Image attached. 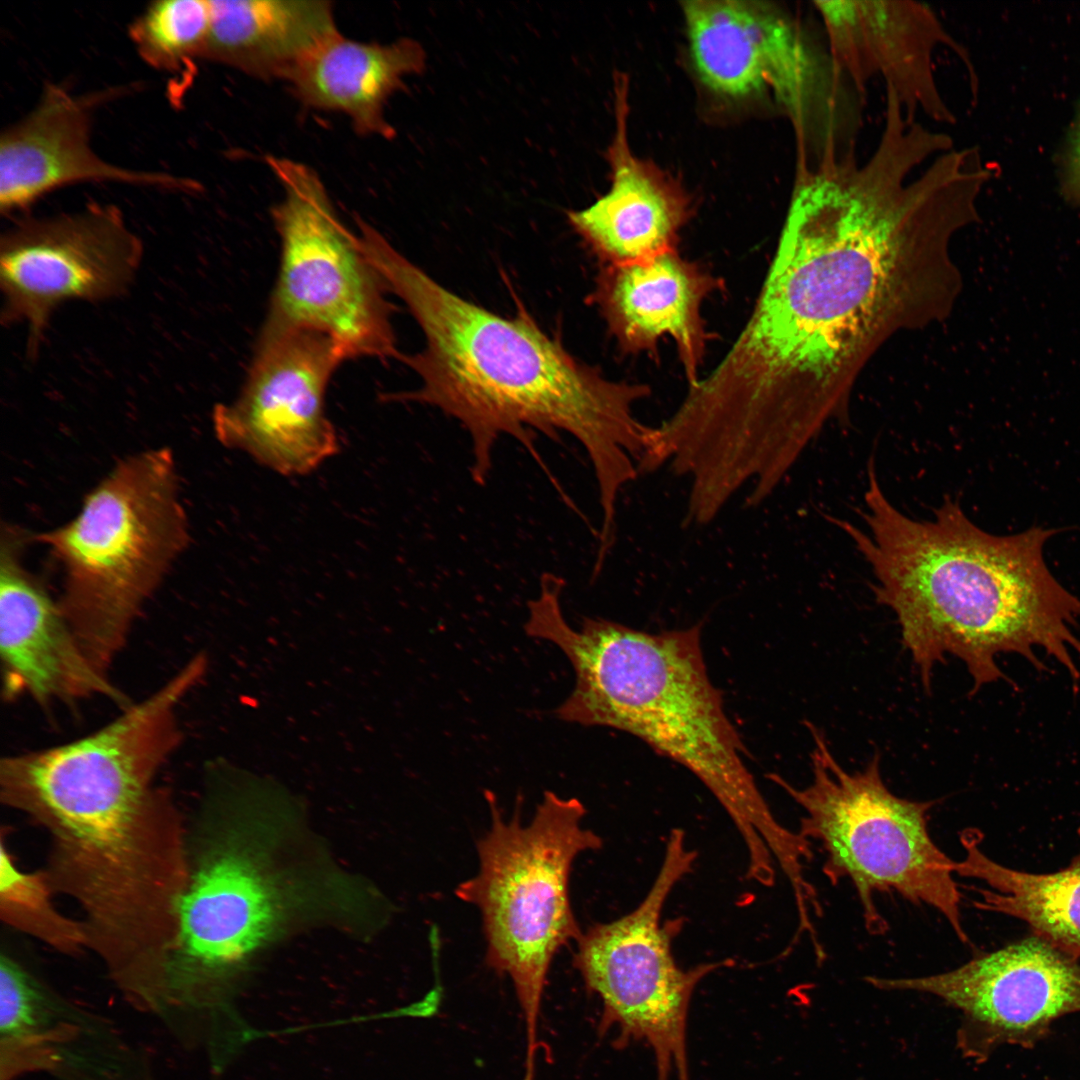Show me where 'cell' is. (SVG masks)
Masks as SVG:
<instances>
[{
  "mask_svg": "<svg viewBox=\"0 0 1080 1080\" xmlns=\"http://www.w3.org/2000/svg\"><path fill=\"white\" fill-rule=\"evenodd\" d=\"M951 213L922 179L840 166L796 183L755 306L715 367L732 397L806 422L843 416L852 381L892 332L953 301Z\"/></svg>",
  "mask_w": 1080,
  "mask_h": 1080,
  "instance_id": "cell-1",
  "label": "cell"
},
{
  "mask_svg": "<svg viewBox=\"0 0 1080 1080\" xmlns=\"http://www.w3.org/2000/svg\"><path fill=\"white\" fill-rule=\"evenodd\" d=\"M359 242L425 337L422 351L398 358L419 376L420 386L382 399L422 403L456 419L469 436L470 472L478 484L488 479L502 436L533 452L534 432L552 439L569 434L589 457L599 503L616 505L621 489L639 475L637 463L647 448L651 426L633 408L650 396V387L608 379L526 313L506 318L463 299L373 226L361 231Z\"/></svg>",
  "mask_w": 1080,
  "mask_h": 1080,
  "instance_id": "cell-2",
  "label": "cell"
},
{
  "mask_svg": "<svg viewBox=\"0 0 1080 1080\" xmlns=\"http://www.w3.org/2000/svg\"><path fill=\"white\" fill-rule=\"evenodd\" d=\"M859 514L858 524L831 520L870 569L875 600L895 614L926 689L946 655L965 664L973 694L1007 679L996 661L1002 653L1047 670L1038 648L1079 681L1074 656L1080 657V639L1073 629L1080 599L1054 578L1043 557L1054 529L990 534L948 496L930 518L910 517L886 496L873 457Z\"/></svg>",
  "mask_w": 1080,
  "mask_h": 1080,
  "instance_id": "cell-3",
  "label": "cell"
},
{
  "mask_svg": "<svg viewBox=\"0 0 1080 1080\" xmlns=\"http://www.w3.org/2000/svg\"><path fill=\"white\" fill-rule=\"evenodd\" d=\"M564 584L552 573L541 577L524 625L528 636L558 646L574 669V689L555 716L627 732L688 769L732 820L749 868L792 856L800 837L775 818L744 762L747 750L707 673L701 625L648 633L584 617L573 629L561 608Z\"/></svg>",
  "mask_w": 1080,
  "mask_h": 1080,
  "instance_id": "cell-4",
  "label": "cell"
},
{
  "mask_svg": "<svg viewBox=\"0 0 1080 1080\" xmlns=\"http://www.w3.org/2000/svg\"><path fill=\"white\" fill-rule=\"evenodd\" d=\"M212 800L188 829V882L161 1006L224 1004L268 945L307 922L361 915L369 904L355 881L294 856L289 819Z\"/></svg>",
  "mask_w": 1080,
  "mask_h": 1080,
  "instance_id": "cell-5",
  "label": "cell"
},
{
  "mask_svg": "<svg viewBox=\"0 0 1080 1080\" xmlns=\"http://www.w3.org/2000/svg\"><path fill=\"white\" fill-rule=\"evenodd\" d=\"M34 538L62 568L61 610L88 658L106 673L144 603L188 544L172 451L156 448L124 458L73 520Z\"/></svg>",
  "mask_w": 1080,
  "mask_h": 1080,
  "instance_id": "cell-6",
  "label": "cell"
},
{
  "mask_svg": "<svg viewBox=\"0 0 1080 1080\" xmlns=\"http://www.w3.org/2000/svg\"><path fill=\"white\" fill-rule=\"evenodd\" d=\"M491 827L477 843L479 871L456 888V896L478 907L486 938V963L509 976L526 1027L525 1075H535L538 1020L554 955L578 941L569 877L575 858L602 847L599 835L582 826L586 809L577 798L546 791L528 825L518 799L504 820L495 795L485 792Z\"/></svg>",
  "mask_w": 1080,
  "mask_h": 1080,
  "instance_id": "cell-7",
  "label": "cell"
},
{
  "mask_svg": "<svg viewBox=\"0 0 1080 1080\" xmlns=\"http://www.w3.org/2000/svg\"><path fill=\"white\" fill-rule=\"evenodd\" d=\"M812 739V781L804 788L781 776L771 779L803 810L799 833L824 851L823 874L833 885L848 879L872 935L888 923L875 896L897 893L917 905L937 910L958 939L969 943L961 916V894L954 880L955 861L934 842L929 812L936 801H914L892 793L883 781L880 758L847 772L834 758L822 731L807 723Z\"/></svg>",
  "mask_w": 1080,
  "mask_h": 1080,
  "instance_id": "cell-8",
  "label": "cell"
},
{
  "mask_svg": "<svg viewBox=\"0 0 1080 1080\" xmlns=\"http://www.w3.org/2000/svg\"><path fill=\"white\" fill-rule=\"evenodd\" d=\"M696 858L685 832L672 829L644 898L625 915L582 933L573 960L587 991L602 1002L599 1034L616 1028L615 1048L645 1042L654 1053L657 1080H667L672 1068L679 1080H690L686 1028L691 997L708 974L733 964L725 959L683 969L674 957L673 941L683 920L664 922L662 912Z\"/></svg>",
  "mask_w": 1080,
  "mask_h": 1080,
  "instance_id": "cell-9",
  "label": "cell"
},
{
  "mask_svg": "<svg viewBox=\"0 0 1080 1080\" xmlns=\"http://www.w3.org/2000/svg\"><path fill=\"white\" fill-rule=\"evenodd\" d=\"M266 162L283 197L272 211L281 256L263 328L320 332L345 359H398L387 287L340 221L320 176L288 158Z\"/></svg>",
  "mask_w": 1080,
  "mask_h": 1080,
  "instance_id": "cell-10",
  "label": "cell"
},
{
  "mask_svg": "<svg viewBox=\"0 0 1080 1080\" xmlns=\"http://www.w3.org/2000/svg\"><path fill=\"white\" fill-rule=\"evenodd\" d=\"M690 52L703 83L730 98L769 93L795 131L828 125L846 105L849 84L826 39L767 3H682Z\"/></svg>",
  "mask_w": 1080,
  "mask_h": 1080,
  "instance_id": "cell-11",
  "label": "cell"
},
{
  "mask_svg": "<svg viewBox=\"0 0 1080 1080\" xmlns=\"http://www.w3.org/2000/svg\"><path fill=\"white\" fill-rule=\"evenodd\" d=\"M343 360L320 332L263 328L238 397L213 409L217 440L281 475L313 472L340 448L325 393Z\"/></svg>",
  "mask_w": 1080,
  "mask_h": 1080,
  "instance_id": "cell-12",
  "label": "cell"
},
{
  "mask_svg": "<svg viewBox=\"0 0 1080 1080\" xmlns=\"http://www.w3.org/2000/svg\"><path fill=\"white\" fill-rule=\"evenodd\" d=\"M142 256L141 239L111 204L16 222L0 242L1 320L27 327L32 356L58 306L120 296Z\"/></svg>",
  "mask_w": 1080,
  "mask_h": 1080,
  "instance_id": "cell-13",
  "label": "cell"
},
{
  "mask_svg": "<svg viewBox=\"0 0 1080 1080\" xmlns=\"http://www.w3.org/2000/svg\"><path fill=\"white\" fill-rule=\"evenodd\" d=\"M865 981L930 994L959 1010L958 1047L978 1062L1002 1045L1031 1048L1057 1019L1080 1011V960L1033 934L943 973Z\"/></svg>",
  "mask_w": 1080,
  "mask_h": 1080,
  "instance_id": "cell-14",
  "label": "cell"
},
{
  "mask_svg": "<svg viewBox=\"0 0 1080 1080\" xmlns=\"http://www.w3.org/2000/svg\"><path fill=\"white\" fill-rule=\"evenodd\" d=\"M0 544V653L6 696H30L41 705L94 696L122 709L127 697L88 658L40 580L27 570L22 552L31 537L2 526Z\"/></svg>",
  "mask_w": 1080,
  "mask_h": 1080,
  "instance_id": "cell-15",
  "label": "cell"
},
{
  "mask_svg": "<svg viewBox=\"0 0 1080 1080\" xmlns=\"http://www.w3.org/2000/svg\"><path fill=\"white\" fill-rule=\"evenodd\" d=\"M112 91L77 95L46 82L37 103L0 135V209L23 210L42 196L79 182H116L194 192L190 178L112 164L91 146L93 112Z\"/></svg>",
  "mask_w": 1080,
  "mask_h": 1080,
  "instance_id": "cell-16",
  "label": "cell"
},
{
  "mask_svg": "<svg viewBox=\"0 0 1080 1080\" xmlns=\"http://www.w3.org/2000/svg\"><path fill=\"white\" fill-rule=\"evenodd\" d=\"M722 280L677 250L628 264L603 265L590 295L624 353L658 359V342L670 336L692 385L699 380L711 334L700 308Z\"/></svg>",
  "mask_w": 1080,
  "mask_h": 1080,
  "instance_id": "cell-17",
  "label": "cell"
},
{
  "mask_svg": "<svg viewBox=\"0 0 1080 1080\" xmlns=\"http://www.w3.org/2000/svg\"><path fill=\"white\" fill-rule=\"evenodd\" d=\"M616 80V132L608 150L610 188L588 207L567 214L575 232L604 265L641 262L676 251L679 232L690 216V201L681 186L630 151L627 81Z\"/></svg>",
  "mask_w": 1080,
  "mask_h": 1080,
  "instance_id": "cell-18",
  "label": "cell"
},
{
  "mask_svg": "<svg viewBox=\"0 0 1080 1080\" xmlns=\"http://www.w3.org/2000/svg\"><path fill=\"white\" fill-rule=\"evenodd\" d=\"M425 60L423 47L413 39L366 43L339 33L314 50L286 81L306 106L345 114L358 134L391 138L387 101L404 87L407 76L424 70Z\"/></svg>",
  "mask_w": 1080,
  "mask_h": 1080,
  "instance_id": "cell-19",
  "label": "cell"
},
{
  "mask_svg": "<svg viewBox=\"0 0 1080 1080\" xmlns=\"http://www.w3.org/2000/svg\"><path fill=\"white\" fill-rule=\"evenodd\" d=\"M201 59L259 79L287 80L320 45L339 34L323 0H212Z\"/></svg>",
  "mask_w": 1080,
  "mask_h": 1080,
  "instance_id": "cell-20",
  "label": "cell"
},
{
  "mask_svg": "<svg viewBox=\"0 0 1080 1080\" xmlns=\"http://www.w3.org/2000/svg\"><path fill=\"white\" fill-rule=\"evenodd\" d=\"M862 27V54L871 81L881 76L893 90L906 120L918 113L939 124L956 117L937 84L933 55L946 46L970 69L966 51L936 12L918 1L856 0Z\"/></svg>",
  "mask_w": 1080,
  "mask_h": 1080,
  "instance_id": "cell-21",
  "label": "cell"
},
{
  "mask_svg": "<svg viewBox=\"0 0 1080 1080\" xmlns=\"http://www.w3.org/2000/svg\"><path fill=\"white\" fill-rule=\"evenodd\" d=\"M982 839L976 828L962 831L965 854L954 864L955 874L987 886L975 889L979 898L973 905L1024 922L1031 934L1080 960V852L1062 869L1033 873L990 858L981 848Z\"/></svg>",
  "mask_w": 1080,
  "mask_h": 1080,
  "instance_id": "cell-22",
  "label": "cell"
},
{
  "mask_svg": "<svg viewBox=\"0 0 1080 1080\" xmlns=\"http://www.w3.org/2000/svg\"><path fill=\"white\" fill-rule=\"evenodd\" d=\"M210 21L208 0H158L134 18L128 35L146 64L186 83L202 57Z\"/></svg>",
  "mask_w": 1080,
  "mask_h": 1080,
  "instance_id": "cell-23",
  "label": "cell"
},
{
  "mask_svg": "<svg viewBox=\"0 0 1080 1080\" xmlns=\"http://www.w3.org/2000/svg\"><path fill=\"white\" fill-rule=\"evenodd\" d=\"M54 891L44 869L21 870L1 838L0 917L11 928L46 944L56 952L76 956L89 951L88 936L81 920L58 911L52 901Z\"/></svg>",
  "mask_w": 1080,
  "mask_h": 1080,
  "instance_id": "cell-24",
  "label": "cell"
},
{
  "mask_svg": "<svg viewBox=\"0 0 1080 1080\" xmlns=\"http://www.w3.org/2000/svg\"><path fill=\"white\" fill-rule=\"evenodd\" d=\"M1061 178L1065 200L1080 207V107L1065 147Z\"/></svg>",
  "mask_w": 1080,
  "mask_h": 1080,
  "instance_id": "cell-25",
  "label": "cell"
}]
</instances>
